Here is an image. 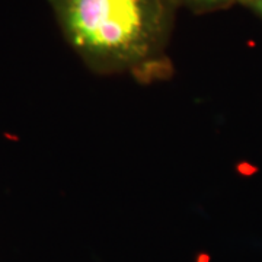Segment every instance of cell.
<instances>
[{
    "instance_id": "2",
    "label": "cell",
    "mask_w": 262,
    "mask_h": 262,
    "mask_svg": "<svg viewBox=\"0 0 262 262\" xmlns=\"http://www.w3.org/2000/svg\"><path fill=\"white\" fill-rule=\"evenodd\" d=\"M189 2H192L194 5H198V6H215V5L226 3L229 0H189Z\"/></svg>"
},
{
    "instance_id": "3",
    "label": "cell",
    "mask_w": 262,
    "mask_h": 262,
    "mask_svg": "<svg viewBox=\"0 0 262 262\" xmlns=\"http://www.w3.org/2000/svg\"><path fill=\"white\" fill-rule=\"evenodd\" d=\"M253 8L262 15V0H253Z\"/></svg>"
},
{
    "instance_id": "1",
    "label": "cell",
    "mask_w": 262,
    "mask_h": 262,
    "mask_svg": "<svg viewBox=\"0 0 262 262\" xmlns=\"http://www.w3.org/2000/svg\"><path fill=\"white\" fill-rule=\"evenodd\" d=\"M72 47L101 72L139 69L158 53L169 0H54Z\"/></svg>"
}]
</instances>
